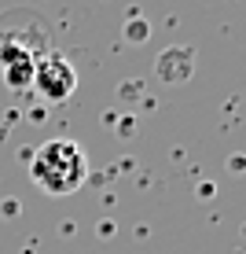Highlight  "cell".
Instances as JSON below:
<instances>
[{
	"mask_svg": "<svg viewBox=\"0 0 246 254\" xmlns=\"http://www.w3.org/2000/svg\"><path fill=\"white\" fill-rule=\"evenodd\" d=\"M30 177L45 195H74L89 181V159L85 147L66 136L45 140L30 159Z\"/></svg>",
	"mask_w": 246,
	"mask_h": 254,
	"instance_id": "obj_1",
	"label": "cell"
},
{
	"mask_svg": "<svg viewBox=\"0 0 246 254\" xmlns=\"http://www.w3.org/2000/svg\"><path fill=\"white\" fill-rule=\"evenodd\" d=\"M30 85L45 96V100L63 103L77 89V74H74V66L66 63V56H59V52H45V56L33 63V81Z\"/></svg>",
	"mask_w": 246,
	"mask_h": 254,
	"instance_id": "obj_2",
	"label": "cell"
}]
</instances>
